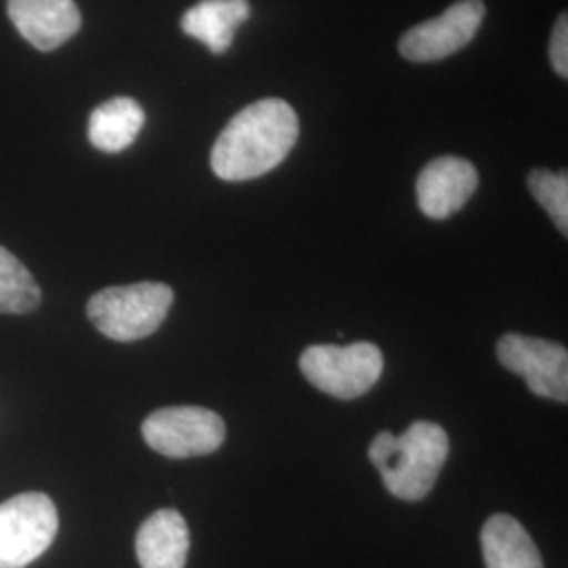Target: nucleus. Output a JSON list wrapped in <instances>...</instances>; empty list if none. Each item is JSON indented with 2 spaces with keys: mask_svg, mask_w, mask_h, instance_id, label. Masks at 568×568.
I'll return each instance as SVG.
<instances>
[{
  "mask_svg": "<svg viewBox=\"0 0 568 568\" xmlns=\"http://www.w3.org/2000/svg\"><path fill=\"white\" fill-rule=\"evenodd\" d=\"M300 138L295 110L278 98L251 103L225 124L211 166L224 182H248L276 169Z\"/></svg>",
  "mask_w": 568,
  "mask_h": 568,
  "instance_id": "f257e3e1",
  "label": "nucleus"
},
{
  "mask_svg": "<svg viewBox=\"0 0 568 568\" xmlns=\"http://www.w3.org/2000/svg\"><path fill=\"white\" fill-rule=\"evenodd\" d=\"M143 440L171 459L215 453L224 445V419L203 406H166L152 413L142 426Z\"/></svg>",
  "mask_w": 568,
  "mask_h": 568,
  "instance_id": "423d86ee",
  "label": "nucleus"
},
{
  "mask_svg": "<svg viewBox=\"0 0 568 568\" xmlns=\"http://www.w3.org/2000/svg\"><path fill=\"white\" fill-rule=\"evenodd\" d=\"M447 457V432L432 422H415L403 436L382 432L368 447L387 490L403 501L426 499Z\"/></svg>",
  "mask_w": 568,
  "mask_h": 568,
  "instance_id": "f03ea898",
  "label": "nucleus"
},
{
  "mask_svg": "<svg viewBox=\"0 0 568 568\" xmlns=\"http://www.w3.org/2000/svg\"><path fill=\"white\" fill-rule=\"evenodd\" d=\"M549 60L554 70L567 79L568 77V18L567 13H562L551 32V41H549Z\"/></svg>",
  "mask_w": 568,
  "mask_h": 568,
  "instance_id": "f3484780",
  "label": "nucleus"
},
{
  "mask_svg": "<svg viewBox=\"0 0 568 568\" xmlns=\"http://www.w3.org/2000/svg\"><path fill=\"white\" fill-rule=\"evenodd\" d=\"M145 114L131 98H114L93 110L89 119V142L93 148L116 154L138 140Z\"/></svg>",
  "mask_w": 568,
  "mask_h": 568,
  "instance_id": "4468645a",
  "label": "nucleus"
},
{
  "mask_svg": "<svg viewBox=\"0 0 568 568\" xmlns=\"http://www.w3.org/2000/svg\"><path fill=\"white\" fill-rule=\"evenodd\" d=\"M480 544L487 568H544V558L527 528L508 514L488 518Z\"/></svg>",
  "mask_w": 568,
  "mask_h": 568,
  "instance_id": "ddd939ff",
  "label": "nucleus"
},
{
  "mask_svg": "<svg viewBox=\"0 0 568 568\" xmlns=\"http://www.w3.org/2000/svg\"><path fill=\"white\" fill-rule=\"evenodd\" d=\"M173 305V288L163 283L108 286L87 304V316L114 342H140L163 325Z\"/></svg>",
  "mask_w": 568,
  "mask_h": 568,
  "instance_id": "7ed1b4c3",
  "label": "nucleus"
},
{
  "mask_svg": "<svg viewBox=\"0 0 568 568\" xmlns=\"http://www.w3.org/2000/svg\"><path fill=\"white\" fill-rule=\"evenodd\" d=\"M7 11L21 37L39 51H55L81 28L74 0H9Z\"/></svg>",
  "mask_w": 568,
  "mask_h": 568,
  "instance_id": "9d476101",
  "label": "nucleus"
},
{
  "mask_svg": "<svg viewBox=\"0 0 568 568\" xmlns=\"http://www.w3.org/2000/svg\"><path fill=\"white\" fill-rule=\"evenodd\" d=\"M58 509L42 493H21L0 504V568H23L51 548Z\"/></svg>",
  "mask_w": 568,
  "mask_h": 568,
  "instance_id": "39448f33",
  "label": "nucleus"
},
{
  "mask_svg": "<svg viewBox=\"0 0 568 568\" xmlns=\"http://www.w3.org/2000/svg\"><path fill=\"white\" fill-rule=\"evenodd\" d=\"M300 368L305 379L321 392L339 400H354L379 382L384 354L368 342L312 345L302 354Z\"/></svg>",
  "mask_w": 568,
  "mask_h": 568,
  "instance_id": "20e7f679",
  "label": "nucleus"
},
{
  "mask_svg": "<svg viewBox=\"0 0 568 568\" xmlns=\"http://www.w3.org/2000/svg\"><path fill=\"white\" fill-rule=\"evenodd\" d=\"M528 190L535 201L548 211L556 227L567 236L568 234V175L551 173L548 169H535L528 175Z\"/></svg>",
  "mask_w": 568,
  "mask_h": 568,
  "instance_id": "dca6fc26",
  "label": "nucleus"
},
{
  "mask_svg": "<svg viewBox=\"0 0 568 568\" xmlns=\"http://www.w3.org/2000/svg\"><path fill=\"white\" fill-rule=\"evenodd\" d=\"M135 551L142 568H183L190 551V530L182 514L159 509L152 514L135 539Z\"/></svg>",
  "mask_w": 568,
  "mask_h": 568,
  "instance_id": "9b49d317",
  "label": "nucleus"
},
{
  "mask_svg": "<svg viewBox=\"0 0 568 568\" xmlns=\"http://www.w3.org/2000/svg\"><path fill=\"white\" fill-rule=\"evenodd\" d=\"M41 304V288L28 267L0 246V314H26Z\"/></svg>",
  "mask_w": 568,
  "mask_h": 568,
  "instance_id": "2eb2a0df",
  "label": "nucleus"
},
{
  "mask_svg": "<svg viewBox=\"0 0 568 568\" xmlns=\"http://www.w3.org/2000/svg\"><path fill=\"white\" fill-rule=\"evenodd\" d=\"M485 13L483 0H459L443 16L410 28L398 44L400 55L415 63L445 60L471 42Z\"/></svg>",
  "mask_w": 568,
  "mask_h": 568,
  "instance_id": "6e6552de",
  "label": "nucleus"
},
{
  "mask_svg": "<svg viewBox=\"0 0 568 568\" xmlns=\"http://www.w3.org/2000/svg\"><path fill=\"white\" fill-rule=\"evenodd\" d=\"M478 187L476 166L459 156H440L427 164L417 180V201L429 220H447Z\"/></svg>",
  "mask_w": 568,
  "mask_h": 568,
  "instance_id": "1a4fd4ad",
  "label": "nucleus"
},
{
  "mask_svg": "<svg viewBox=\"0 0 568 568\" xmlns=\"http://www.w3.org/2000/svg\"><path fill=\"white\" fill-rule=\"evenodd\" d=\"M497 358L520 375L535 396L568 403V352L548 339L509 333L497 344Z\"/></svg>",
  "mask_w": 568,
  "mask_h": 568,
  "instance_id": "0eeeda50",
  "label": "nucleus"
},
{
  "mask_svg": "<svg viewBox=\"0 0 568 568\" xmlns=\"http://www.w3.org/2000/svg\"><path fill=\"white\" fill-rule=\"evenodd\" d=\"M248 18V0H201L183 13L182 30L220 55L230 49L239 26Z\"/></svg>",
  "mask_w": 568,
  "mask_h": 568,
  "instance_id": "f8f14e48",
  "label": "nucleus"
}]
</instances>
